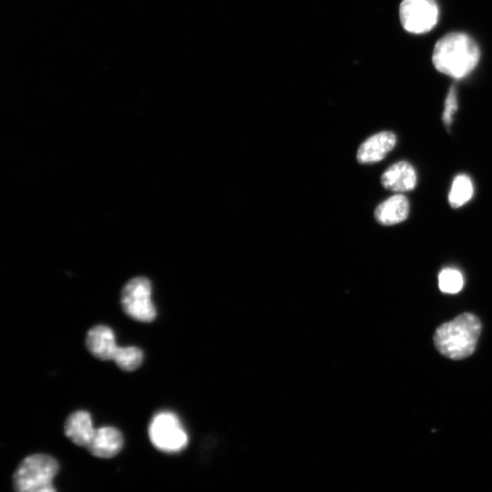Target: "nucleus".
I'll use <instances>...</instances> for the list:
<instances>
[{
	"mask_svg": "<svg viewBox=\"0 0 492 492\" xmlns=\"http://www.w3.org/2000/svg\"><path fill=\"white\" fill-rule=\"evenodd\" d=\"M464 285V276L457 269L446 268L439 274V287L442 293L457 294L463 289Z\"/></svg>",
	"mask_w": 492,
	"mask_h": 492,
	"instance_id": "obj_15",
	"label": "nucleus"
},
{
	"mask_svg": "<svg viewBox=\"0 0 492 492\" xmlns=\"http://www.w3.org/2000/svg\"><path fill=\"white\" fill-rule=\"evenodd\" d=\"M59 471L56 458L35 454L24 458L13 476L15 492H57L53 480Z\"/></svg>",
	"mask_w": 492,
	"mask_h": 492,
	"instance_id": "obj_3",
	"label": "nucleus"
},
{
	"mask_svg": "<svg viewBox=\"0 0 492 492\" xmlns=\"http://www.w3.org/2000/svg\"><path fill=\"white\" fill-rule=\"evenodd\" d=\"M149 437L153 446L166 453L180 452L189 442L179 418L166 411L153 416L149 426Z\"/></svg>",
	"mask_w": 492,
	"mask_h": 492,
	"instance_id": "obj_4",
	"label": "nucleus"
},
{
	"mask_svg": "<svg viewBox=\"0 0 492 492\" xmlns=\"http://www.w3.org/2000/svg\"><path fill=\"white\" fill-rule=\"evenodd\" d=\"M410 202L405 196L396 195L380 204L375 210L376 221L390 227L406 221L410 215Z\"/></svg>",
	"mask_w": 492,
	"mask_h": 492,
	"instance_id": "obj_11",
	"label": "nucleus"
},
{
	"mask_svg": "<svg viewBox=\"0 0 492 492\" xmlns=\"http://www.w3.org/2000/svg\"><path fill=\"white\" fill-rule=\"evenodd\" d=\"M480 53L477 43L467 35L450 34L441 39L434 50L433 61L442 73L463 79L478 65Z\"/></svg>",
	"mask_w": 492,
	"mask_h": 492,
	"instance_id": "obj_2",
	"label": "nucleus"
},
{
	"mask_svg": "<svg viewBox=\"0 0 492 492\" xmlns=\"http://www.w3.org/2000/svg\"><path fill=\"white\" fill-rule=\"evenodd\" d=\"M88 351L101 360H113L119 349L113 330L104 325L92 327L87 335Z\"/></svg>",
	"mask_w": 492,
	"mask_h": 492,
	"instance_id": "obj_10",
	"label": "nucleus"
},
{
	"mask_svg": "<svg viewBox=\"0 0 492 492\" xmlns=\"http://www.w3.org/2000/svg\"><path fill=\"white\" fill-rule=\"evenodd\" d=\"M418 176L415 168L408 162H398L385 171L381 184L387 190L396 193L412 191L417 187Z\"/></svg>",
	"mask_w": 492,
	"mask_h": 492,
	"instance_id": "obj_8",
	"label": "nucleus"
},
{
	"mask_svg": "<svg viewBox=\"0 0 492 492\" xmlns=\"http://www.w3.org/2000/svg\"><path fill=\"white\" fill-rule=\"evenodd\" d=\"M482 330L480 319L473 313H464L441 325L434 335L438 352L451 360H463L475 352Z\"/></svg>",
	"mask_w": 492,
	"mask_h": 492,
	"instance_id": "obj_1",
	"label": "nucleus"
},
{
	"mask_svg": "<svg viewBox=\"0 0 492 492\" xmlns=\"http://www.w3.org/2000/svg\"><path fill=\"white\" fill-rule=\"evenodd\" d=\"M457 111V91L455 87H451L445 101V110L442 116L444 125L447 127H450L451 126L454 113Z\"/></svg>",
	"mask_w": 492,
	"mask_h": 492,
	"instance_id": "obj_16",
	"label": "nucleus"
},
{
	"mask_svg": "<svg viewBox=\"0 0 492 492\" xmlns=\"http://www.w3.org/2000/svg\"><path fill=\"white\" fill-rule=\"evenodd\" d=\"M123 445L125 440L118 428L103 427L96 429L95 437L87 449L95 457L111 458L121 451Z\"/></svg>",
	"mask_w": 492,
	"mask_h": 492,
	"instance_id": "obj_9",
	"label": "nucleus"
},
{
	"mask_svg": "<svg viewBox=\"0 0 492 492\" xmlns=\"http://www.w3.org/2000/svg\"><path fill=\"white\" fill-rule=\"evenodd\" d=\"M399 16L407 32L423 35L437 25L439 7L436 0H404Z\"/></svg>",
	"mask_w": 492,
	"mask_h": 492,
	"instance_id": "obj_6",
	"label": "nucleus"
},
{
	"mask_svg": "<svg viewBox=\"0 0 492 492\" xmlns=\"http://www.w3.org/2000/svg\"><path fill=\"white\" fill-rule=\"evenodd\" d=\"M96 429L88 412L79 411L72 415L65 423V434L76 445L88 447L94 439Z\"/></svg>",
	"mask_w": 492,
	"mask_h": 492,
	"instance_id": "obj_12",
	"label": "nucleus"
},
{
	"mask_svg": "<svg viewBox=\"0 0 492 492\" xmlns=\"http://www.w3.org/2000/svg\"><path fill=\"white\" fill-rule=\"evenodd\" d=\"M151 283L146 278L129 281L121 292L123 311L133 319L150 323L156 319L158 312L151 299Z\"/></svg>",
	"mask_w": 492,
	"mask_h": 492,
	"instance_id": "obj_5",
	"label": "nucleus"
},
{
	"mask_svg": "<svg viewBox=\"0 0 492 492\" xmlns=\"http://www.w3.org/2000/svg\"><path fill=\"white\" fill-rule=\"evenodd\" d=\"M113 361L121 371L135 372L143 361V353L136 347H119Z\"/></svg>",
	"mask_w": 492,
	"mask_h": 492,
	"instance_id": "obj_14",
	"label": "nucleus"
},
{
	"mask_svg": "<svg viewBox=\"0 0 492 492\" xmlns=\"http://www.w3.org/2000/svg\"><path fill=\"white\" fill-rule=\"evenodd\" d=\"M396 136L392 132H381L365 140L358 148L357 162L373 165L381 162L395 148Z\"/></svg>",
	"mask_w": 492,
	"mask_h": 492,
	"instance_id": "obj_7",
	"label": "nucleus"
},
{
	"mask_svg": "<svg viewBox=\"0 0 492 492\" xmlns=\"http://www.w3.org/2000/svg\"><path fill=\"white\" fill-rule=\"evenodd\" d=\"M474 188L472 179L466 174H458L452 182L449 194V204L454 208H459L467 204L473 196Z\"/></svg>",
	"mask_w": 492,
	"mask_h": 492,
	"instance_id": "obj_13",
	"label": "nucleus"
}]
</instances>
